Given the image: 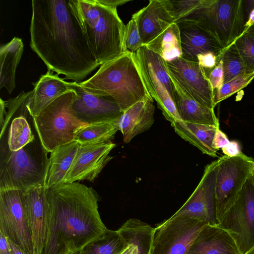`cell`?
<instances>
[{"label":"cell","mask_w":254,"mask_h":254,"mask_svg":"<svg viewBox=\"0 0 254 254\" xmlns=\"http://www.w3.org/2000/svg\"><path fill=\"white\" fill-rule=\"evenodd\" d=\"M30 34L31 49L64 79L81 81L99 66L69 0H33Z\"/></svg>","instance_id":"cell-1"},{"label":"cell","mask_w":254,"mask_h":254,"mask_svg":"<svg viewBox=\"0 0 254 254\" xmlns=\"http://www.w3.org/2000/svg\"><path fill=\"white\" fill-rule=\"evenodd\" d=\"M45 190L47 232L42 254L80 251L107 230L98 211L99 196L92 188L75 182Z\"/></svg>","instance_id":"cell-2"},{"label":"cell","mask_w":254,"mask_h":254,"mask_svg":"<svg viewBox=\"0 0 254 254\" xmlns=\"http://www.w3.org/2000/svg\"><path fill=\"white\" fill-rule=\"evenodd\" d=\"M69 6L99 65L125 52L126 25L117 8L104 5L97 0H69Z\"/></svg>","instance_id":"cell-3"},{"label":"cell","mask_w":254,"mask_h":254,"mask_svg":"<svg viewBox=\"0 0 254 254\" xmlns=\"http://www.w3.org/2000/svg\"><path fill=\"white\" fill-rule=\"evenodd\" d=\"M79 83L89 92L111 96L123 112L139 101L153 100L146 88L134 53L128 51L101 65L92 76Z\"/></svg>","instance_id":"cell-4"},{"label":"cell","mask_w":254,"mask_h":254,"mask_svg":"<svg viewBox=\"0 0 254 254\" xmlns=\"http://www.w3.org/2000/svg\"><path fill=\"white\" fill-rule=\"evenodd\" d=\"M35 140L15 151L0 143V191L45 187L50 160Z\"/></svg>","instance_id":"cell-5"},{"label":"cell","mask_w":254,"mask_h":254,"mask_svg":"<svg viewBox=\"0 0 254 254\" xmlns=\"http://www.w3.org/2000/svg\"><path fill=\"white\" fill-rule=\"evenodd\" d=\"M75 97V92L70 89L33 118L39 139L48 153L74 141L75 132L87 125L79 121L71 111V106Z\"/></svg>","instance_id":"cell-6"},{"label":"cell","mask_w":254,"mask_h":254,"mask_svg":"<svg viewBox=\"0 0 254 254\" xmlns=\"http://www.w3.org/2000/svg\"><path fill=\"white\" fill-rule=\"evenodd\" d=\"M134 56L146 88L165 118L171 123L182 121L173 100L172 83L166 61L145 46Z\"/></svg>","instance_id":"cell-7"},{"label":"cell","mask_w":254,"mask_h":254,"mask_svg":"<svg viewBox=\"0 0 254 254\" xmlns=\"http://www.w3.org/2000/svg\"><path fill=\"white\" fill-rule=\"evenodd\" d=\"M244 8L242 0H204L202 7L190 16L201 18L225 49L244 31Z\"/></svg>","instance_id":"cell-8"},{"label":"cell","mask_w":254,"mask_h":254,"mask_svg":"<svg viewBox=\"0 0 254 254\" xmlns=\"http://www.w3.org/2000/svg\"><path fill=\"white\" fill-rule=\"evenodd\" d=\"M218 166L215 181L217 217L219 221L235 203L240 193L254 169V159L242 152L218 159Z\"/></svg>","instance_id":"cell-9"},{"label":"cell","mask_w":254,"mask_h":254,"mask_svg":"<svg viewBox=\"0 0 254 254\" xmlns=\"http://www.w3.org/2000/svg\"><path fill=\"white\" fill-rule=\"evenodd\" d=\"M217 225L231 236L240 254H245L254 246V185L251 177L235 203Z\"/></svg>","instance_id":"cell-10"},{"label":"cell","mask_w":254,"mask_h":254,"mask_svg":"<svg viewBox=\"0 0 254 254\" xmlns=\"http://www.w3.org/2000/svg\"><path fill=\"white\" fill-rule=\"evenodd\" d=\"M206 225L186 215L169 218L155 228L150 254H187Z\"/></svg>","instance_id":"cell-11"},{"label":"cell","mask_w":254,"mask_h":254,"mask_svg":"<svg viewBox=\"0 0 254 254\" xmlns=\"http://www.w3.org/2000/svg\"><path fill=\"white\" fill-rule=\"evenodd\" d=\"M0 233L19 246L26 254H34L25 204V191H0Z\"/></svg>","instance_id":"cell-12"},{"label":"cell","mask_w":254,"mask_h":254,"mask_svg":"<svg viewBox=\"0 0 254 254\" xmlns=\"http://www.w3.org/2000/svg\"><path fill=\"white\" fill-rule=\"evenodd\" d=\"M218 159L207 165L197 186L182 206L171 217L186 215L207 225L218 224L215 197V181Z\"/></svg>","instance_id":"cell-13"},{"label":"cell","mask_w":254,"mask_h":254,"mask_svg":"<svg viewBox=\"0 0 254 254\" xmlns=\"http://www.w3.org/2000/svg\"><path fill=\"white\" fill-rule=\"evenodd\" d=\"M69 89L75 93L71 110L73 115L87 125L116 121L123 111L109 95L93 94L78 82H68Z\"/></svg>","instance_id":"cell-14"},{"label":"cell","mask_w":254,"mask_h":254,"mask_svg":"<svg viewBox=\"0 0 254 254\" xmlns=\"http://www.w3.org/2000/svg\"><path fill=\"white\" fill-rule=\"evenodd\" d=\"M169 74L190 97L210 109H214V92L204 69L198 63L177 58L166 61Z\"/></svg>","instance_id":"cell-15"},{"label":"cell","mask_w":254,"mask_h":254,"mask_svg":"<svg viewBox=\"0 0 254 254\" xmlns=\"http://www.w3.org/2000/svg\"><path fill=\"white\" fill-rule=\"evenodd\" d=\"M176 23L180 31L183 59L197 63L199 56L209 52L221 59L225 49L201 18L189 16Z\"/></svg>","instance_id":"cell-16"},{"label":"cell","mask_w":254,"mask_h":254,"mask_svg":"<svg viewBox=\"0 0 254 254\" xmlns=\"http://www.w3.org/2000/svg\"><path fill=\"white\" fill-rule=\"evenodd\" d=\"M116 144L112 141L80 144L64 183L93 182L112 159L109 155Z\"/></svg>","instance_id":"cell-17"},{"label":"cell","mask_w":254,"mask_h":254,"mask_svg":"<svg viewBox=\"0 0 254 254\" xmlns=\"http://www.w3.org/2000/svg\"><path fill=\"white\" fill-rule=\"evenodd\" d=\"M25 204L34 254H42L48 221V202L45 187H35L25 191Z\"/></svg>","instance_id":"cell-18"},{"label":"cell","mask_w":254,"mask_h":254,"mask_svg":"<svg viewBox=\"0 0 254 254\" xmlns=\"http://www.w3.org/2000/svg\"><path fill=\"white\" fill-rule=\"evenodd\" d=\"M137 26L141 42L145 46L167 27L175 23L160 0H150L149 3L132 16Z\"/></svg>","instance_id":"cell-19"},{"label":"cell","mask_w":254,"mask_h":254,"mask_svg":"<svg viewBox=\"0 0 254 254\" xmlns=\"http://www.w3.org/2000/svg\"><path fill=\"white\" fill-rule=\"evenodd\" d=\"M187 254H240L231 236L218 225H206L199 232Z\"/></svg>","instance_id":"cell-20"},{"label":"cell","mask_w":254,"mask_h":254,"mask_svg":"<svg viewBox=\"0 0 254 254\" xmlns=\"http://www.w3.org/2000/svg\"><path fill=\"white\" fill-rule=\"evenodd\" d=\"M154 111L153 100L139 101L123 112L118 127L125 143L150 128L154 122Z\"/></svg>","instance_id":"cell-21"},{"label":"cell","mask_w":254,"mask_h":254,"mask_svg":"<svg viewBox=\"0 0 254 254\" xmlns=\"http://www.w3.org/2000/svg\"><path fill=\"white\" fill-rule=\"evenodd\" d=\"M170 76L172 83L173 100L182 121L219 127V120L214 109L201 105L190 97L175 79L170 75Z\"/></svg>","instance_id":"cell-22"},{"label":"cell","mask_w":254,"mask_h":254,"mask_svg":"<svg viewBox=\"0 0 254 254\" xmlns=\"http://www.w3.org/2000/svg\"><path fill=\"white\" fill-rule=\"evenodd\" d=\"M67 82L48 69L37 81L33 83L34 89L30 104L32 117L37 116L53 101L70 90Z\"/></svg>","instance_id":"cell-23"},{"label":"cell","mask_w":254,"mask_h":254,"mask_svg":"<svg viewBox=\"0 0 254 254\" xmlns=\"http://www.w3.org/2000/svg\"><path fill=\"white\" fill-rule=\"evenodd\" d=\"M171 126L178 135L203 154L212 157L217 156V150L213 147L212 141L216 129L219 127L183 121L172 123Z\"/></svg>","instance_id":"cell-24"},{"label":"cell","mask_w":254,"mask_h":254,"mask_svg":"<svg viewBox=\"0 0 254 254\" xmlns=\"http://www.w3.org/2000/svg\"><path fill=\"white\" fill-rule=\"evenodd\" d=\"M24 49L21 39L14 37L0 48V88L11 94L16 87L15 74Z\"/></svg>","instance_id":"cell-25"},{"label":"cell","mask_w":254,"mask_h":254,"mask_svg":"<svg viewBox=\"0 0 254 254\" xmlns=\"http://www.w3.org/2000/svg\"><path fill=\"white\" fill-rule=\"evenodd\" d=\"M79 146V143L74 141L60 146L51 152L46 189L64 183Z\"/></svg>","instance_id":"cell-26"},{"label":"cell","mask_w":254,"mask_h":254,"mask_svg":"<svg viewBox=\"0 0 254 254\" xmlns=\"http://www.w3.org/2000/svg\"><path fill=\"white\" fill-rule=\"evenodd\" d=\"M155 228L136 218L127 220L117 230L132 244L130 254H150Z\"/></svg>","instance_id":"cell-27"},{"label":"cell","mask_w":254,"mask_h":254,"mask_svg":"<svg viewBox=\"0 0 254 254\" xmlns=\"http://www.w3.org/2000/svg\"><path fill=\"white\" fill-rule=\"evenodd\" d=\"M145 46L166 61L182 58L180 31L177 23L170 25Z\"/></svg>","instance_id":"cell-28"},{"label":"cell","mask_w":254,"mask_h":254,"mask_svg":"<svg viewBox=\"0 0 254 254\" xmlns=\"http://www.w3.org/2000/svg\"><path fill=\"white\" fill-rule=\"evenodd\" d=\"M118 130V119L87 125L75 132L74 141L80 144L110 141Z\"/></svg>","instance_id":"cell-29"},{"label":"cell","mask_w":254,"mask_h":254,"mask_svg":"<svg viewBox=\"0 0 254 254\" xmlns=\"http://www.w3.org/2000/svg\"><path fill=\"white\" fill-rule=\"evenodd\" d=\"M118 230L106 231L99 238L90 242L81 251V254H119L127 247Z\"/></svg>","instance_id":"cell-30"},{"label":"cell","mask_w":254,"mask_h":254,"mask_svg":"<svg viewBox=\"0 0 254 254\" xmlns=\"http://www.w3.org/2000/svg\"><path fill=\"white\" fill-rule=\"evenodd\" d=\"M221 59L224 74V83L243 73L253 72L247 67L232 44L224 50Z\"/></svg>","instance_id":"cell-31"},{"label":"cell","mask_w":254,"mask_h":254,"mask_svg":"<svg viewBox=\"0 0 254 254\" xmlns=\"http://www.w3.org/2000/svg\"><path fill=\"white\" fill-rule=\"evenodd\" d=\"M160 0L175 23L192 15L202 7L204 2V0Z\"/></svg>","instance_id":"cell-32"},{"label":"cell","mask_w":254,"mask_h":254,"mask_svg":"<svg viewBox=\"0 0 254 254\" xmlns=\"http://www.w3.org/2000/svg\"><path fill=\"white\" fill-rule=\"evenodd\" d=\"M247 67L254 72V28L244 29L232 44Z\"/></svg>","instance_id":"cell-33"},{"label":"cell","mask_w":254,"mask_h":254,"mask_svg":"<svg viewBox=\"0 0 254 254\" xmlns=\"http://www.w3.org/2000/svg\"><path fill=\"white\" fill-rule=\"evenodd\" d=\"M254 78V72H247L223 83L219 89L214 92L215 106L221 101L247 86Z\"/></svg>","instance_id":"cell-34"},{"label":"cell","mask_w":254,"mask_h":254,"mask_svg":"<svg viewBox=\"0 0 254 254\" xmlns=\"http://www.w3.org/2000/svg\"><path fill=\"white\" fill-rule=\"evenodd\" d=\"M123 45L125 52L132 53L144 46L141 42L137 24L133 19L131 18L126 25Z\"/></svg>","instance_id":"cell-35"},{"label":"cell","mask_w":254,"mask_h":254,"mask_svg":"<svg viewBox=\"0 0 254 254\" xmlns=\"http://www.w3.org/2000/svg\"><path fill=\"white\" fill-rule=\"evenodd\" d=\"M207 76L214 92L219 89L223 84L224 74L223 62L221 59Z\"/></svg>","instance_id":"cell-36"},{"label":"cell","mask_w":254,"mask_h":254,"mask_svg":"<svg viewBox=\"0 0 254 254\" xmlns=\"http://www.w3.org/2000/svg\"><path fill=\"white\" fill-rule=\"evenodd\" d=\"M229 142L227 135L218 127L213 139V147L218 151L219 149L227 146Z\"/></svg>","instance_id":"cell-37"},{"label":"cell","mask_w":254,"mask_h":254,"mask_svg":"<svg viewBox=\"0 0 254 254\" xmlns=\"http://www.w3.org/2000/svg\"><path fill=\"white\" fill-rule=\"evenodd\" d=\"M221 149L224 155L228 157L235 156L241 153L240 145L236 141H230L227 146Z\"/></svg>","instance_id":"cell-38"},{"label":"cell","mask_w":254,"mask_h":254,"mask_svg":"<svg viewBox=\"0 0 254 254\" xmlns=\"http://www.w3.org/2000/svg\"><path fill=\"white\" fill-rule=\"evenodd\" d=\"M0 254H11L7 238L0 233Z\"/></svg>","instance_id":"cell-39"},{"label":"cell","mask_w":254,"mask_h":254,"mask_svg":"<svg viewBox=\"0 0 254 254\" xmlns=\"http://www.w3.org/2000/svg\"><path fill=\"white\" fill-rule=\"evenodd\" d=\"M100 3L110 7H116L130 1L129 0H97Z\"/></svg>","instance_id":"cell-40"},{"label":"cell","mask_w":254,"mask_h":254,"mask_svg":"<svg viewBox=\"0 0 254 254\" xmlns=\"http://www.w3.org/2000/svg\"><path fill=\"white\" fill-rule=\"evenodd\" d=\"M11 254H26L24 251L10 239L7 238Z\"/></svg>","instance_id":"cell-41"},{"label":"cell","mask_w":254,"mask_h":254,"mask_svg":"<svg viewBox=\"0 0 254 254\" xmlns=\"http://www.w3.org/2000/svg\"><path fill=\"white\" fill-rule=\"evenodd\" d=\"M6 101H3L0 98V125L2 126L5 119V115L6 114Z\"/></svg>","instance_id":"cell-42"},{"label":"cell","mask_w":254,"mask_h":254,"mask_svg":"<svg viewBox=\"0 0 254 254\" xmlns=\"http://www.w3.org/2000/svg\"><path fill=\"white\" fill-rule=\"evenodd\" d=\"M254 24V8L251 11L249 15L248 19L244 25V29L251 27Z\"/></svg>","instance_id":"cell-43"},{"label":"cell","mask_w":254,"mask_h":254,"mask_svg":"<svg viewBox=\"0 0 254 254\" xmlns=\"http://www.w3.org/2000/svg\"><path fill=\"white\" fill-rule=\"evenodd\" d=\"M244 2L246 3V4L244 3L246 12L249 15L251 11L254 8V0H246L244 1Z\"/></svg>","instance_id":"cell-44"},{"label":"cell","mask_w":254,"mask_h":254,"mask_svg":"<svg viewBox=\"0 0 254 254\" xmlns=\"http://www.w3.org/2000/svg\"><path fill=\"white\" fill-rule=\"evenodd\" d=\"M124 240L127 244V246L119 254H130L133 248L132 244L128 241Z\"/></svg>","instance_id":"cell-45"},{"label":"cell","mask_w":254,"mask_h":254,"mask_svg":"<svg viewBox=\"0 0 254 254\" xmlns=\"http://www.w3.org/2000/svg\"><path fill=\"white\" fill-rule=\"evenodd\" d=\"M245 254H254V246Z\"/></svg>","instance_id":"cell-46"},{"label":"cell","mask_w":254,"mask_h":254,"mask_svg":"<svg viewBox=\"0 0 254 254\" xmlns=\"http://www.w3.org/2000/svg\"><path fill=\"white\" fill-rule=\"evenodd\" d=\"M251 180H252V182H253V184L254 185V170L253 171V173L252 174V175L251 176Z\"/></svg>","instance_id":"cell-47"},{"label":"cell","mask_w":254,"mask_h":254,"mask_svg":"<svg viewBox=\"0 0 254 254\" xmlns=\"http://www.w3.org/2000/svg\"><path fill=\"white\" fill-rule=\"evenodd\" d=\"M69 254H81V251H77L73 253H71Z\"/></svg>","instance_id":"cell-48"},{"label":"cell","mask_w":254,"mask_h":254,"mask_svg":"<svg viewBox=\"0 0 254 254\" xmlns=\"http://www.w3.org/2000/svg\"><path fill=\"white\" fill-rule=\"evenodd\" d=\"M252 26L254 28V24L253 25H252Z\"/></svg>","instance_id":"cell-49"}]
</instances>
